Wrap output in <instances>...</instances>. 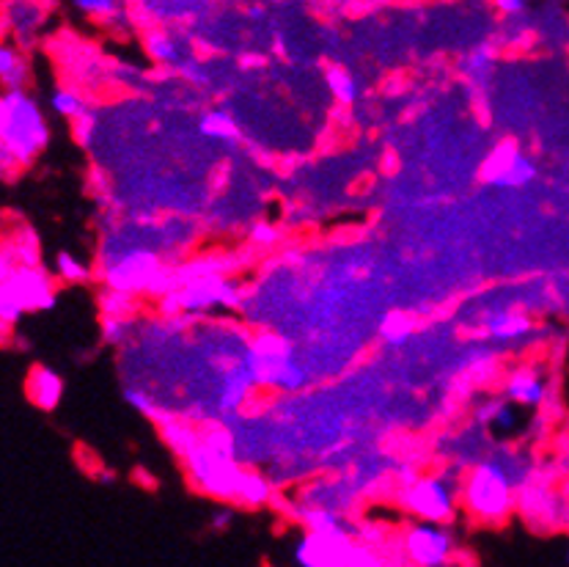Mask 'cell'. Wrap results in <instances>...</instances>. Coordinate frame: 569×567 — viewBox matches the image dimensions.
I'll use <instances>...</instances> for the list:
<instances>
[{"label":"cell","mask_w":569,"mask_h":567,"mask_svg":"<svg viewBox=\"0 0 569 567\" xmlns=\"http://www.w3.org/2000/svg\"><path fill=\"white\" fill-rule=\"evenodd\" d=\"M132 331V322L127 317H104L102 320V339L108 345H121Z\"/></svg>","instance_id":"e575fe53"},{"label":"cell","mask_w":569,"mask_h":567,"mask_svg":"<svg viewBox=\"0 0 569 567\" xmlns=\"http://www.w3.org/2000/svg\"><path fill=\"white\" fill-rule=\"evenodd\" d=\"M160 279V262L149 251H130L108 270V287L116 292H138V289H154Z\"/></svg>","instance_id":"7c38bea8"},{"label":"cell","mask_w":569,"mask_h":567,"mask_svg":"<svg viewBox=\"0 0 569 567\" xmlns=\"http://www.w3.org/2000/svg\"><path fill=\"white\" fill-rule=\"evenodd\" d=\"M567 567H569V554H567Z\"/></svg>","instance_id":"7bdbcfd3"},{"label":"cell","mask_w":569,"mask_h":567,"mask_svg":"<svg viewBox=\"0 0 569 567\" xmlns=\"http://www.w3.org/2000/svg\"><path fill=\"white\" fill-rule=\"evenodd\" d=\"M11 284H14L26 311H50L56 306V281H52V276L42 265L39 268H17L14 276H11Z\"/></svg>","instance_id":"4fadbf2b"},{"label":"cell","mask_w":569,"mask_h":567,"mask_svg":"<svg viewBox=\"0 0 569 567\" xmlns=\"http://www.w3.org/2000/svg\"><path fill=\"white\" fill-rule=\"evenodd\" d=\"M405 513L421 524H455L462 507V483L451 471L418 474L399 494Z\"/></svg>","instance_id":"277c9868"},{"label":"cell","mask_w":569,"mask_h":567,"mask_svg":"<svg viewBox=\"0 0 569 567\" xmlns=\"http://www.w3.org/2000/svg\"><path fill=\"white\" fill-rule=\"evenodd\" d=\"M539 166L531 155H526L515 141H501L487 152L479 166V179L492 188L518 190L537 179Z\"/></svg>","instance_id":"52a82bcc"},{"label":"cell","mask_w":569,"mask_h":567,"mask_svg":"<svg viewBox=\"0 0 569 567\" xmlns=\"http://www.w3.org/2000/svg\"><path fill=\"white\" fill-rule=\"evenodd\" d=\"M91 132H94V119H91V111H89V113L83 116V119L74 121L72 136H74V141H80V143H83V147H89V143H91Z\"/></svg>","instance_id":"74e56055"},{"label":"cell","mask_w":569,"mask_h":567,"mask_svg":"<svg viewBox=\"0 0 569 567\" xmlns=\"http://www.w3.org/2000/svg\"><path fill=\"white\" fill-rule=\"evenodd\" d=\"M278 240H281V231H278L276 223H267V221L253 223L251 242H257V246H261V248H270V246H276Z\"/></svg>","instance_id":"d590c367"},{"label":"cell","mask_w":569,"mask_h":567,"mask_svg":"<svg viewBox=\"0 0 569 567\" xmlns=\"http://www.w3.org/2000/svg\"><path fill=\"white\" fill-rule=\"evenodd\" d=\"M550 397V378L539 364H520L507 375L503 384V399L515 405V408L539 410Z\"/></svg>","instance_id":"8fae6325"},{"label":"cell","mask_w":569,"mask_h":567,"mask_svg":"<svg viewBox=\"0 0 569 567\" xmlns=\"http://www.w3.org/2000/svg\"><path fill=\"white\" fill-rule=\"evenodd\" d=\"M272 483L259 471H248L242 468L240 479H237V490H234V501L242 507H264L272 501Z\"/></svg>","instance_id":"7402d4cb"},{"label":"cell","mask_w":569,"mask_h":567,"mask_svg":"<svg viewBox=\"0 0 569 567\" xmlns=\"http://www.w3.org/2000/svg\"><path fill=\"white\" fill-rule=\"evenodd\" d=\"M179 309L184 311H209V309H237L242 300V287L226 276H196L182 292L177 295Z\"/></svg>","instance_id":"30bf717a"},{"label":"cell","mask_w":569,"mask_h":567,"mask_svg":"<svg viewBox=\"0 0 569 567\" xmlns=\"http://www.w3.org/2000/svg\"><path fill=\"white\" fill-rule=\"evenodd\" d=\"M56 276L63 284H86L91 279V268L86 262H80L74 253L61 251L56 257Z\"/></svg>","instance_id":"4dcf8cb0"},{"label":"cell","mask_w":569,"mask_h":567,"mask_svg":"<svg viewBox=\"0 0 569 567\" xmlns=\"http://www.w3.org/2000/svg\"><path fill=\"white\" fill-rule=\"evenodd\" d=\"M476 421H479L487 432H492V436L498 438L518 436L522 427L520 410L503 397H492L487 399L485 405H479V408H476Z\"/></svg>","instance_id":"e0dca14e"},{"label":"cell","mask_w":569,"mask_h":567,"mask_svg":"<svg viewBox=\"0 0 569 567\" xmlns=\"http://www.w3.org/2000/svg\"><path fill=\"white\" fill-rule=\"evenodd\" d=\"M14 270H17V265L11 262L9 251H6V248H3V242H0V284H6V281H9L11 276H14Z\"/></svg>","instance_id":"ab89813d"},{"label":"cell","mask_w":569,"mask_h":567,"mask_svg":"<svg viewBox=\"0 0 569 567\" xmlns=\"http://www.w3.org/2000/svg\"><path fill=\"white\" fill-rule=\"evenodd\" d=\"M0 143L20 160L22 169H31L50 143L48 119L28 91L0 94Z\"/></svg>","instance_id":"7a4b0ae2"},{"label":"cell","mask_w":569,"mask_h":567,"mask_svg":"<svg viewBox=\"0 0 569 567\" xmlns=\"http://www.w3.org/2000/svg\"><path fill=\"white\" fill-rule=\"evenodd\" d=\"M97 483L113 485V471H97Z\"/></svg>","instance_id":"b9f144b4"},{"label":"cell","mask_w":569,"mask_h":567,"mask_svg":"<svg viewBox=\"0 0 569 567\" xmlns=\"http://www.w3.org/2000/svg\"><path fill=\"white\" fill-rule=\"evenodd\" d=\"M160 427H162V441H166L179 457H188L190 452H193L196 444L201 441L199 432H196L193 427L184 425V421L162 419Z\"/></svg>","instance_id":"4316f807"},{"label":"cell","mask_w":569,"mask_h":567,"mask_svg":"<svg viewBox=\"0 0 569 567\" xmlns=\"http://www.w3.org/2000/svg\"><path fill=\"white\" fill-rule=\"evenodd\" d=\"M50 106L52 111L69 121H78L89 113V102H86L83 91L74 89V86H58V89L50 94Z\"/></svg>","instance_id":"484cf974"},{"label":"cell","mask_w":569,"mask_h":567,"mask_svg":"<svg viewBox=\"0 0 569 567\" xmlns=\"http://www.w3.org/2000/svg\"><path fill=\"white\" fill-rule=\"evenodd\" d=\"M325 86H328L330 97L341 106H356L358 97H361V86H358L356 74L345 67L325 69Z\"/></svg>","instance_id":"cb8c5ba5"},{"label":"cell","mask_w":569,"mask_h":567,"mask_svg":"<svg viewBox=\"0 0 569 567\" xmlns=\"http://www.w3.org/2000/svg\"><path fill=\"white\" fill-rule=\"evenodd\" d=\"M3 248L9 251L11 262L17 268H39L42 265V246H39V237L28 223H17L14 229L6 237H0Z\"/></svg>","instance_id":"d6986e66"},{"label":"cell","mask_w":569,"mask_h":567,"mask_svg":"<svg viewBox=\"0 0 569 567\" xmlns=\"http://www.w3.org/2000/svg\"><path fill=\"white\" fill-rule=\"evenodd\" d=\"M26 395L39 410L50 414V410H56L58 405H61V397H63L61 375H58L56 369L44 367V364H37L26 378Z\"/></svg>","instance_id":"ac0fdd59"},{"label":"cell","mask_w":569,"mask_h":567,"mask_svg":"<svg viewBox=\"0 0 569 567\" xmlns=\"http://www.w3.org/2000/svg\"><path fill=\"white\" fill-rule=\"evenodd\" d=\"M518 513L533 529L550 531L556 526L565 524L567 505L559 494H556L550 477H539V474H528L526 483L518 490Z\"/></svg>","instance_id":"9c48e42d"},{"label":"cell","mask_w":569,"mask_h":567,"mask_svg":"<svg viewBox=\"0 0 569 567\" xmlns=\"http://www.w3.org/2000/svg\"><path fill=\"white\" fill-rule=\"evenodd\" d=\"M481 328H485L487 339L498 341V345H515V341L531 337L533 320L520 309H496L481 317Z\"/></svg>","instance_id":"2e32d148"},{"label":"cell","mask_w":569,"mask_h":567,"mask_svg":"<svg viewBox=\"0 0 569 567\" xmlns=\"http://www.w3.org/2000/svg\"><path fill=\"white\" fill-rule=\"evenodd\" d=\"M124 402L130 405V408H136L138 414L149 416V419H157V421H162L160 405L154 402V397L149 395L147 389H138V386H127V389H124Z\"/></svg>","instance_id":"1f68e13d"},{"label":"cell","mask_w":569,"mask_h":567,"mask_svg":"<svg viewBox=\"0 0 569 567\" xmlns=\"http://www.w3.org/2000/svg\"><path fill=\"white\" fill-rule=\"evenodd\" d=\"M184 468L188 477L201 494L212 496L220 501H234L237 479H240L242 468L234 460V441L226 430H212L201 436L193 452L184 457Z\"/></svg>","instance_id":"3957f363"},{"label":"cell","mask_w":569,"mask_h":567,"mask_svg":"<svg viewBox=\"0 0 569 567\" xmlns=\"http://www.w3.org/2000/svg\"><path fill=\"white\" fill-rule=\"evenodd\" d=\"M136 309V300L127 292H116V289H108L102 300V315L104 317H127L130 320V311Z\"/></svg>","instance_id":"d6a6232c"},{"label":"cell","mask_w":569,"mask_h":567,"mask_svg":"<svg viewBox=\"0 0 569 567\" xmlns=\"http://www.w3.org/2000/svg\"><path fill=\"white\" fill-rule=\"evenodd\" d=\"M531 468L518 455L485 457L462 479V510L470 520L498 526L518 513V490Z\"/></svg>","instance_id":"6da1fadb"},{"label":"cell","mask_w":569,"mask_h":567,"mask_svg":"<svg viewBox=\"0 0 569 567\" xmlns=\"http://www.w3.org/2000/svg\"><path fill=\"white\" fill-rule=\"evenodd\" d=\"M496 61H498L496 44L481 42L466 56V61H462V72H466V78L470 80V83H487V78L492 74Z\"/></svg>","instance_id":"d4e9b609"},{"label":"cell","mask_w":569,"mask_h":567,"mask_svg":"<svg viewBox=\"0 0 569 567\" xmlns=\"http://www.w3.org/2000/svg\"><path fill=\"white\" fill-rule=\"evenodd\" d=\"M199 132L204 138H212V141H237L240 138V125L223 108H209V111L201 113Z\"/></svg>","instance_id":"603a6c76"},{"label":"cell","mask_w":569,"mask_h":567,"mask_svg":"<svg viewBox=\"0 0 569 567\" xmlns=\"http://www.w3.org/2000/svg\"><path fill=\"white\" fill-rule=\"evenodd\" d=\"M496 9L503 17H522L528 11V3H522V0H498Z\"/></svg>","instance_id":"f35d334b"},{"label":"cell","mask_w":569,"mask_h":567,"mask_svg":"<svg viewBox=\"0 0 569 567\" xmlns=\"http://www.w3.org/2000/svg\"><path fill=\"white\" fill-rule=\"evenodd\" d=\"M74 11H80L83 17L104 22V26H113V22L127 20L130 14H124V6L116 3V0H74Z\"/></svg>","instance_id":"83f0119b"},{"label":"cell","mask_w":569,"mask_h":567,"mask_svg":"<svg viewBox=\"0 0 569 567\" xmlns=\"http://www.w3.org/2000/svg\"><path fill=\"white\" fill-rule=\"evenodd\" d=\"M143 50H147V56L152 58L157 67L177 69V72H184L193 63L190 44L179 33L168 31V28H149L143 33Z\"/></svg>","instance_id":"5bb4252c"},{"label":"cell","mask_w":569,"mask_h":567,"mask_svg":"<svg viewBox=\"0 0 569 567\" xmlns=\"http://www.w3.org/2000/svg\"><path fill=\"white\" fill-rule=\"evenodd\" d=\"M31 80V61L17 44H0V86L3 91H26Z\"/></svg>","instance_id":"ffe728a7"},{"label":"cell","mask_w":569,"mask_h":567,"mask_svg":"<svg viewBox=\"0 0 569 567\" xmlns=\"http://www.w3.org/2000/svg\"><path fill=\"white\" fill-rule=\"evenodd\" d=\"M416 331V320L408 315V311H388L382 317L380 326V337L388 341V345H402L410 334Z\"/></svg>","instance_id":"f1b7e54d"},{"label":"cell","mask_w":569,"mask_h":567,"mask_svg":"<svg viewBox=\"0 0 569 567\" xmlns=\"http://www.w3.org/2000/svg\"><path fill=\"white\" fill-rule=\"evenodd\" d=\"M0 17L9 26V37H14L17 48L28 53L37 44L39 28L44 26L48 14H44V6L39 3H3L0 6Z\"/></svg>","instance_id":"9a60e30c"},{"label":"cell","mask_w":569,"mask_h":567,"mask_svg":"<svg viewBox=\"0 0 569 567\" xmlns=\"http://www.w3.org/2000/svg\"><path fill=\"white\" fill-rule=\"evenodd\" d=\"M231 520H234V513H231V507H220V510L212 515V529H218V531L229 529Z\"/></svg>","instance_id":"60d3db41"},{"label":"cell","mask_w":569,"mask_h":567,"mask_svg":"<svg viewBox=\"0 0 569 567\" xmlns=\"http://www.w3.org/2000/svg\"><path fill=\"white\" fill-rule=\"evenodd\" d=\"M251 389H257V380H253V375L248 372L246 364L240 361L223 378V389H220V410H223V414H231V410L240 408V405L248 399V395H251Z\"/></svg>","instance_id":"44dd1931"},{"label":"cell","mask_w":569,"mask_h":567,"mask_svg":"<svg viewBox=\"0 0 569 567\" xmlns=\"http://www.w3.org/2000/svg\"><path fill=\"white\" fill-rule=\"evenodd\" d=\"M298 520L303 524L306 531H330L339 529V526H347L345 515L328 510V507H309V510H300Z\"/></svg>","instance_id":"f546056e"},{"label":"cell","mask_w":569,"mask_h":567,"mask_svg":"<svg viewBox=\"0 0 569 567\" xmlns=\"http://www.w3.org/2000/svg\"><path fill=\"white\" fill-rule=\"evenodd\" d=\"M257 386L278 391H298L309 384V372L295 356L292 345L281 337H259L242 356Z\"/></svg>","instance_id":"5b68a950"},{"label":"cell","mask_w":569,"mask_h":567,"mask_svg":"<svg viewBox=\"0 0 569 567\" xmlns=\"http://www.w3.org/2000/svg\"><path fill=\"white\" fill-rule=\"evenodd\" d=\"M356 529L350 524L330 531H303L295 546L298 567H347L356 548Z\"/></svg>","instance_id":"ba28073f"},{"label":"cell","mask_w":569,"mask_h":567,"mask_svg":"<svg viewBox=\"0 0 569 567\" xmlns=\"http://www.w3.org/2000/svg\"><path fill=\"white\" fill-rule=\"evenodd\" d=\"M397 559H386L382 557L377 548H369V546H361V543H356V548H352L350 554V565L347 567H391Z\"/></svg>","instance_id":"836d02e7"},{"label":"cell","mask_w":569,"mask_h":567,"mask_svg":"<svg viewBox=\"0 0 569 567\" xmlns=\"http://www.w3.org/2000/svg\"><path fill=\"white\" fill-rule=\"evenodd\" d=\"M457 557V537L449 526L413 520L399 535V559L408 567H449Z\"/></svg>","instance_id":"8992f818"},{"label":"cell","mask_w":569,"mask_h":567,"mask_svg":"<svg viewBox=\"0 0 569 567\" xmlns=\"http://www.w3.org/2000/svg\"><path fill=\"white\" fill-rule=\"evenodd\" d=\"M22 171H26V169H22L20 160H17L14 155H11L9 149H6L3 143H0V179H6V182H11V179L20 177Z\"/></svg>","instance_id":"8d00e7d4"}]
</instances>
